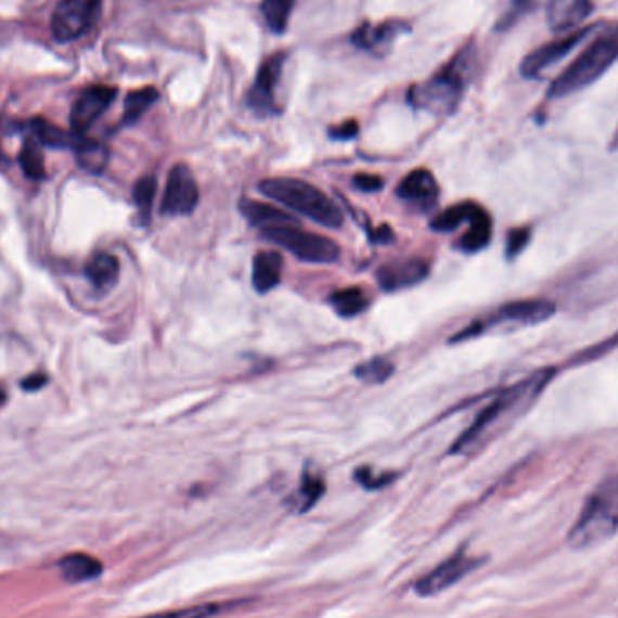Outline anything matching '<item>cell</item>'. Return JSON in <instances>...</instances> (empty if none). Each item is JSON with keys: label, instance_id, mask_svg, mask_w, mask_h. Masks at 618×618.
Wrapping results in <instances>:
<instances>
[{"label": "cell", "instance_id": "5bb4252c", "mask_svg": "<svg viewBox=\"0 0 618 618\" xmlns=\"http://www.w3.org/2000/svg\"><path fill=\"white\" fill-rule=\"evenodd\" d=\"M428 275V265L422 259H405L387 262L376 271V281L385 292H400L416 286Z\"/></svg>", "mask_w": 618, "mask_h": 618}, {"label": "cell", "instance_id": "7c38bea8", "mask_svg": "<svg viewBox=\"0 0 618 618\" xmlns=\"http://www.w3.org/2000/svg\"><path fill=\"white\" fill-rule=\"evenodd\" d=\"M116 94H118L116 87H87L70 108V130H75L76 134H86L87 130L91 129L92 124L107 111Z\"/></svg>", "mask_w": 618, "mask_h": 618}, {"label": "cell", "instance_id": "277c9868", "mask_svg": "<svg viewBox=\"0 0 618 618\" xmlns=\"http://www.w3.org/2000/svg\"><path fill=\"white\" fill-rule=\"evenodd\" d=\"M259 190L266 197L309 217L322 227L340 228L344 224V214L335 201L308 181L295 178L262 179Z\"/></svg>", "mask_w": 618, "mask_h": 618}, {"label": "cell", "instance_id": "5b68a950", "mask_svg": "<svg viewBox=\"0 0 618 618\" xmlns=\"http://www.w3.org/2000/svg\"><path fill=\"white\" fill-rule=\"evenodd\" d=\"M618 531V479H607L591 493L569 530V546L593 548Z\"/></svg>", "mask_w": 618, "mask_h": 618}, {"label": "cell", "instance_id": "8992f818", "mask_svg": "<svg viewBox=\"0 0 618 618\" xmlns=\"http://www.w3.org/2000/svg\"><path fill=\"white\" fill-rule=\"evenodd\" d=\"M260 235L304 262L330 265L340 257V248L335 241L322 237L319 233L304 232L298 224L266 228L260 230Z\"/></svg>", "mask_w": 618, "mask_h": 618}, {"label": "cell", "instance_id": "44dd1931", "mask_svg": "<svg viewBox=\"0 0 618 618\" xmlns=\"http://www.w3.org/2000/svg\"><path fill=\"white\" fill-rule=\"evenodd\" d=\"M29 127H31L35 140L40 145L51 146V149H70V151H75V146L78 145V141L83 136L76 134L75 130L62 129L59 125L51 124V121L43 118L31 119Z\"/></svg>", "mask_w": 618, "mask_h": 618}, {"label": "cell", "instance_id": "7a4b0ae2", "mask_svg": "<svg viewBox=\"0 0 618 618\" xmlns=\"http://www.w3.org/2000/svg\"><path fill=\"white\" fill-rule=\"evenodd\" d=\"M553 376H555L553 369H541L519 384L504 389L490 405L485 407L477 414L471 427L466 428L465 433L461 434L460 439L452 445L450 452H461V450L468 449L471 445L482 438V434L498 427L499 422H503L506 417L519 416L520 412L526 411L539 398L542 390L546 389Z\"/></svg>", "mask_w": 618, "mask_h": 618}, {"label": "cell", "instance_id": "d6986e66", "mask_svg": "<svg viewBox=\"0 0 618 618\" xmlns=\"http://www.w3.org/2000/svg\"><path fill=\"white\" fill-rule=\"evenodd\" d=\"M241 211L248 219L249 224L266 230V228L281 227V224H298L297 219H293L289 214L279 210L275 206L265 205L259 201L243 199L241 201Z\"/></svg>", "mask_w": 618, "mask_h": 618}, {"label": "cell", "instance_id": "9c48e42d", "mask_svg": "<svg viewBox=\"0 0 618 618\" xmlns=\"http://www.w3.org/2000/svg\"><path fill=\"white\" fill-rule=\"evenodd\" d=\"M199 203V186L194 173L183 163L173 165L168 172L162 211L165 216H189Z\"/></svg>", "mask_w": 618, "mask_h": 618}, {"label": "cell", "instance_id": "9a60e30c", "mask_svg": "<svg viewBox=\"0 0 618 618\" xmlns=\"http://www.w3.org/2000/svg\"><path fill=\"white\" fill-rule=\"evenodd\" d=\"M546 10V21L553 33H571L590 16L591 0H541Z\"/></svg>", "mask_w": 618, "mask_h": 618}, {"label": "cell", "instance_id": "4316f807", "mask_svg": "<svg viewBox=\"0 0 618 618\" xmlns=\"http://www.w3.org/2000/svg\"><path fill=\"white\" fill-rule=\"evenodd\" d=\"M159 92L154 87H143L132 91L125 98L124 124H134L149 108L157 102Z\"/></svg>", "mask_w": 618, "mask_h": 618}, {"label": "cell", "instance_id": "836d02e7", "mask_svg": "<svg viewBox=\"0 0 618 618\" xmlns=\"http://www.w3.org/2000/svg\"><path fill=\"white\" fill-rule=\"evenodd\" d=\"M395 477L396 474H392V472H389V474H374L373 468H369V466H360L355 472V479L363 488H368V490H378V488L387 487V485L395 481Z\"/></svg>", "mask_w": 618, "mask_h": 618}, {"label": "cell", "instance_id": "3957f363", "mask_svg": "<svg viewBox=\"0 0 618 618\" xmlns=\"http://www.w3.org/2000/svg\"><path fill=\"white\" fill-rule=\"evenodd\" d=\"M618 60V24L601 27L596 37L579 56L553 80L548 89L550 100L569 96L598 80Z\"/></svg>", "mask_w": 618, "mask_h": 618}, {"label": "cell", "instance_id": "74e56055", "mask_svg": "<svg viewBox=\"0 0 618 618\" xmlns=\"http://www.w3.org/2000/svg\"><path fill=\"white\" fill-rule=\"evenodd\" d=\"M48 384V376L42 373H35L27 378L22 379V389L24 390H38L42 389L43 385Z\"/></svg>", "mask_w": 618, "mask_h": 618}, {"label": "cell", "instance_id": "f1b7e54d", "mask_svg": "<svg viewBox=\"0 0 618 618\" xmlns=\"http://www.w3.org/2000/svg\"><path fill=\"white\" fill-rule=\"evenodd\" d=\"M295 0H262L260 13L265 16L266 24L271 31L284 33L289 16H292Z\"/></svg>", "mask_w": 618, "mask_h": 618}, {"label": "cell", "instance_id": "4dcf8cb0", "mask_svg": "<svg viewBox=\"0 0 618 618\" xmlns=\"http://www.w3.org/2000/svg\"><path fill=\"white\" fill-rule=\"evenodd\" d=\"M324 477L313 471L304 472L300 490H298V510H300V512H308L309 508H313L317 501L324 495Z\"/></svg>", "mask_w": 618, "mask_h": 618}, {"label": "cell", "instance_id": "e0dca14e", "mask_svg": "<svg viewBox=\"0 0 618 618\" xmlns=\"http://www.w3.org/2000/svg\"><path fill=\"white\" fill-rule=\"evenodd\" d=\"M282 255L279 252H259L254 257L252 282L259 293H268L281 284Z\"/></svg>", "mask_w": 618, "mask_h": 618}, {"label": "cell", "instance_id": "ac0fdd59", "mask_svg": "<svg viewBox=\"0 0 618 618\" xmlns=\"http://www.w3.org/2000/svg\"><path fill=\"white\" fill-rule=\"evenodd\" d=\"M400 29L401 26L398 22H385V24H376V26L363 24L355 31L351 40L358 48L379 53V51H384L385 46H389L398 37Z\"/></svg>", "mask_w": 618, "mask_h": 618}, {"label": "cell", "instance_id": "d4e9b609", "mask_svg": "<svg viewBox=\"0 0 618 618\" xmlns=\"http://www.w3.org/2000/svg\"><path fill=\"white\" fill-rule=\"evenodd\" d=\"M330 302L333 304L336 313L342 314V317H347V319H349V317H357V314L365 311L369 306L365 293L357 286L338 289V292L331 295Z\"/></svg>", "mask_w": 618, "mask_h": 618}, {"label": "cell", "instance_id": "f35d334b", "mask_svg": "<svg viewBox=\"0 0 618 618\" xmlns=\"http://www.w3.org/2000/svg\"><path fill=\"white\" fill-rule=\"evenodd\" d=\"M392 237H395V235H392V230H390L387 224L379 227L378 230L371 235V239L376 241V243H389V241H392Z\"/></svg>", "mask_w": 618, "mask_h": 618}, {"label": "cell", "instance_id": "ba28073f", "mask_svg": "<svg viewBox=\"0 0 618 618\" xmlns=\"http://www.w3.org/2000/svg\"><path fill=\"white\" fill-rule=\"evenodd\" d=\"M102 10V0H62L53 18L51 33L59 42H73L86 35L94 24Z\"/></svg>", "mask_w": 618, "mask_h": 618}, {"label": "cell", "instance_id": "cb8c5ba5", "mask_svg": "<svg viewBox=\"0 0 618 618\" xmlns=\"http://www.w3.org/2000/svg\"><path fill=\"white\" fill-rule=\"evenodd\" d=\"M76 162L83 170L91 173H102L107 167L108 149L96 140L81 136L75 146Z\"/></svg>", "mask_w": 618, "mask_h": 618}, {"label": "cell", "instance_id": "83f0119b", "mask_svg": "<svg viewBox=\"0 0 618 618\" xmlns=\"http://www.w3.org/2000/svg\"><path fill=\"white\" fill-rule=\"evenodd\" d=\"M157 192V181L154 176H143V178L138 179L132 189V199H134L136 208H138V214H140V219L143 224L151 221L152 206H154V199H156Z\"/></svg>", "mask_w": 618, "mask_h": 618}, {"label": "cell", "instance_id": "ffe728a7", "mask_svg": "<svg viewBox=\"0 0 618 618\" xmlns=\"http://www.w3.org/2000/svg\"><path fill=\"white\" fill-rule=\"evenodd\" d=\"M59 569L62 577L70 582H86L96 579L103 571V566L96 557L89 553H69L59 561Z\"/></svg>", "mask_w": 618, "mask_h": 618}, {"label": "cell", "instance_id": "30bf717a", "mask_svg": "<svg viewBox=\"0 0 618 618\" xmlns=\"http://www.w3.org/2000/svg\"><path fill=\"white\" fill-rule=\"evenodd\" d=\"M596 26L579 27L575 31L566 33L563 37L553 40V42L544 43L536 51H531L523 64H520V75L525 78H541L544 70L550 69L552 65L557 64L566 54L571 53L588 35L595 31Z\"/></svg>", "mask_w": 618, "mask_h": 618}, {"label": "cell", "instance_id": "7402d4cb", "mask_svg": "<svg viewBox=\"0 0 618 618\" xmlns=\"http://www.w3.org/2000/svg\"><path fill=\"white\" fill-rule=\"evenodd\" d=\"M86 275L92 286L98 289H108L118 282L119 260L107 252L92 255L86 265Z\"/></svg>", "mask_w": 618, "mask_h": 618}, {"label": "cell", "instance_id": "8d00e7d4", "mask_svg": "<svg viewBox=\"0 0 618 618\" xmlns=\"http://www.w3.org/2000/svg\"><path fill=\"white\" fill-rule=\"evenodd\" d=\"M358 134V124L355 119H349L346 124L338 125L335 129L330 130L333 140H352Z\"/></svg>", "mask_w": 618, "mask_h": 618}, {"label": "cell", "instance_id": "e575fe53", "mask_svg": "<svg viewBox=\"0 0 618 618\" xmlns=\"http://www.w3.org/2000/svg\"><path fill=\"white\" fill-rule=\"evenodd\" d=\"M352 183H355L358 190L368 192V194H373V192L384 189V179L379 178V176H373V173H357L352 178Z\"/></svg>", "mask_w": 618, "mask_h": 618}, {"label": "cell", "instance_id": "603a6c76", "mask_svg": "<svg viewBox=\"0 0 618 618\" xmlns=\"http://www.w3.org/2000/svg\"><path fill=\"white\" fill-rule=\"evenodd\" d=\"M492 237V217L488 216L487 210H482L481 206H477L468 221V230L461 239L460 246L465 252H479L490 243Z\"/></svg>", "mask_w": 618, "mask_h": 618}, {"label": "cell", "instance_id": "d590c367", "mask_svg": "<svg viewBox=\"0 0 618 618\" xmlns=\"http://www.w3.org/2000/svg\"><path fill=\"white\" fill-rule=\"evenodd\" d=\"M528 239H530V232L526 228H517L514 232H510L508 243H506V255L510 259L520 254V249L525 248Z\"/></svg>", "mask_w": 618, "mask_h": 618}, {"label": "cell", "instance_id": "ab89813d", "mask_svg": "<svg viewBox=\"0 0 618 618\" xmlns=\"http://www.w3.org/2000/svg\"><path fill=\"white\" fill-rule=\"evenodd\" d=\"M5 401V392L4 390L0 389V407L4 405Z\"/></svg>", "mask_w": 618, "mask_h": 618}, {"label": "cell", "instance_id": "484cf974", "mask_svg": "<svg viewBox=\"0 0 618 618\" xmlns=\"http://www.w3.org/2000/svg\"><path fill=\"white\" fill-rule=\"evenodd\" d=\"M18 165H21L24 176L31 181H42L46 178L42 149L35 138L24 141V145L18 152Z\"/></svg>", "mask_w": 618, "mask_h": 618}, {"label": "cell", "instance_id": "2e32d148", "mask_svg": "<svg viewBox=\"0 0 618 618\" xmlns=\"http://www.w3.org/2000/svg\"><path fill=\"white\" fill-rule=\"evenodd\" d=\"M396 194L400 199L427 210V208H433L436 205L439 189L433 173L425 168H416L401 179V183L396 189Z\"/></svg>", "mask_w": 618, "mask_h": 618}, {"label": "cell", "instance_id": "1f68e13d", "mask_svg": "<svg viewBox=\"0 0 618 618\" xmlns=\"http://www.w3.org/2000/svg\"><path fill=\"white\" fill-rule=\"evenodd\" d=\"M395 373V365L385 358H373L368 362L360 363L355 369V376L362 379L363 384H384Z\"/></svg>", "mask_w": 618, "mask_h": 618}, {"label": "cell", "instance_id": "d6a6232c", "mask_svg": "<svg viewBox=\"0 0 618 618\" xmlns=\"http://www.w3.org/2000/svg\"><path fill=\"white\" fill-rule=\"evenodd\" d=\"M233 604H201V606L183 607L173 611L154 613L141 618H211L219 613L227 611Z\"/></svg>", "mask_w": 618, "mask_h": 618}, {"label": "cell", "instance_id": "f546056e", "mask_svg": "<svg viewBox=\"0 0 618 618\" xmlns=\"http://www.w3.org/2000/svg\"><path fill=\"white\" fill-rule=\"evenodd\" d=\"M474 203H461V205L449 206L439 216L434 217L430 227L436 232H450L460 227L461 222L471 221L472 214L476 210Z\"/></svg>", "mask_w": 618, "mask_h": 618}, {"label": "cell", "instance_id": "4fadbf2b", "mask_svg": "<svg viewBox=\"0 0 618 618\" xmlns=\"http://www.w3.org/2000/svg\"><path fill=\"white\" fill-rule=\"evenodd\" d=\"M286 56L282 53L271 54L260 64L259 73L255 76L254 86L249 89L248 102L259 113H275V89L281 80Z\"/></svg>", "mask_w": 618, "mask_h": 618}, {"label": "cell", "instance_id": "6da1fadb", "mask_svg": "<svg viewBox=\"0 0 618 618\" xmlns=\"http://www.w3.org/2000/svg\"><path fill=\"white\" fill-rule=\"evenodd\" d=\"M474 46L466 43L436 75L411 87L409 103L412 107L422 108L436 116L452 113L465 92L466 81L474 69Z\"/></svg>", "mask_w": 618, "mask_h": 618}, {"label": "cell", "instance_id": "8fae6325", "mask_svg": "<svg viewBox=\"0 0 618 618\" xmlns=\"http://www.w3.org/2000/svg\"><path fill=\"white\" fill-rule=\"evenodd\" d=\"M481 564V558L466 555L465 550L454 553L452 557L436 566L430 574L417 580L414 590L417 595L430 596L447 590L450 585L460 582L465 575L471 574Z\"/></svg>", "mask_w": 618, "mask_h": 618}, {"label": "cell", "instance_id": "52a82bcc", "mask_svg": "<svg viewBox=\"0 0 618 618\" xmlns=\"http://www.w3.org/2000/svg\"><path fill=\"white\" fill-rule=\"evenodd\" d=\"M553 314H555V304L550 302L546 298H523V300H514V302L501 306L490 319L477 320L474 324L468 325L466 330L452 336V342L466 340V338L479 335V333L487 330L488 325L504 324V322L520 325H536L552 319Z\"/></svg>", "mask_w": 618, "mask_h": 618}]
</instances>
